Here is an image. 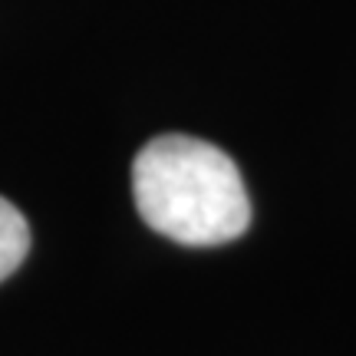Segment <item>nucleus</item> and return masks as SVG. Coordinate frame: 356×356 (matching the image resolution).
Instances as JSON below:
<instances>
[{"label": "nucleus", "instance_id": "1", "mask_svg": "<svg viewBox=\"0 0 356 356\" xmlns=\"http://www.w3.org/2000/svg\"><path fill=\"white\" fill-rule=\"evenodd\" d=\"M132 195L149 228L188 248L234 241L251 221L238 165L195 136H159L142 145L132 162Z\"/></svg>", "mask_w": 356, "mask_h": 356}, {"label": "nucleus", "instance_id": "2", "mask_svg": "<svg viewBox=\"0 0 356 356\" xmlns=\"http://www.w3.org/2000/svg\"><path fill=\"white\" fill-rule=\"evenodd\" d=\"M30 251V225L20 208L0 198V280L10 277Z\"/></svg>", "mask_w": 356, "mask_h": 356}]
</instances>
